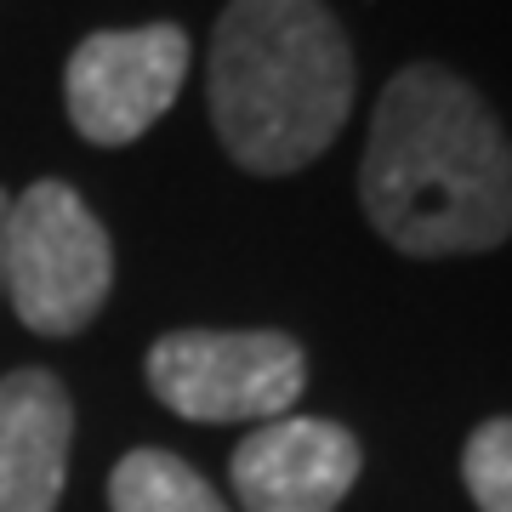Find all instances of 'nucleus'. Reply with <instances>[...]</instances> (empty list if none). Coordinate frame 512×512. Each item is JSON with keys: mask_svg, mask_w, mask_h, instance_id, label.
Here are the masks:
<instances>
[{"mask_svg": "<svg viewBox=\"0 0 512 512\" xmlns=\"http://www.w3.org/2000/svg\"><path fill=\"white\" fill-rule=\"evenodd\" d=\"M205 103L228 160L291 177L353 114V46L319 0H228L211 35Z\"/></svg>", "mask_w": 512, "mask_h": 512, "instance_id": "2", "label": "nucleus"}, {"mask_svg": "<svg viewBox=\"0 0 512 512\" xmlns=\"http://www.w3.org/2000/svg\"><path fill=\"white\" fill-rule=\"evenodd\" d=\"M461 478L478 512H512V416L484 421L467 450H461Z\"/></svg>", "mask_w": 512, "mask_h": 512, "instance_id": "9", "label": "nucleus"}, {"mask_svg": "<svg viewBox=\"0 0 512 512\" xmlns=\"http://www.w3.org/2000/svg\"><path fill=\"white\" fill-rule=\"evenodd\" d=\"M359 200L376 234L404 256H467L512 234V143L490 103L439 63L387 80Z\"/></svg>", "mask_w": 512, "mask_h": 512, "instance_id": "1", "label": "nucleus"}, {"mask_svg": "<svg viewBox=\"0 0 512 512\" xmlns=\"http://www.w3.org/2000/svg\"><path fill=\"white\" fill-rule=\"evenodd\" d=\"M109 512H228V501L183 456L131 450L109 473Z\"/></svg>", "mask_w": 512, "mask_h": 512, "instance_id": "8", "label": "nucleus"}, {"mask_svg": "<svg viewBox=\"0 0 512 512\" xmlns=\"http://www.w3.org/2000/svg\"><path fill=\"white\" fill-rule=\"evenodd\" d=\"M188 74V35L177 23H137V29H97L69 52L63 103L74 131L97 148L137 143L160 120Z\"/></svg>", "mask_w": 512, "mask_h": 512, "instance_id": "5", "label": "nucleus"}, {"mask_svg": "<svg viewBox=\"0 0 512 512\" xmlns=\"http://www.w3.org/2000/svg\"><path fill=\"white\" fill-rule=\"evenodd\" d=\"M359 467H365L359 439L319 416L262 421L228 461L245 512H336Z\"/></svg>", "mask_w": 512, "mask_h": 512, "instance_id": "6", "label": "nucleus"}, {"mask_svg": "<svg viewBox=\"0 0 512 512\" xmlns=\"http://www.w3.org/2000/svg\"><path fill=\"white\" fill-rule=\"evenodd\" d=\"M6 205H12V194H0V239H6Z\"/></svg>", "mask_w": 512, "mask_h": 512, "instance_id": "10", "label": "nucleus"}, {"mask_svg": "<svg viewBox=\"0 0 512 512\" xmlns=\"http://www.w3.org/2000/svg\"><path fill=\"white\" fill-rule=\"evenodd\" d=\"M0 285L18 319L40 336H74L109 302L114 245L69 183L40 177L6 205Z\"/></svg>", "mask_w": 512, "mask_h": 512, "instance_id": "3", "label": "nucleus"}, {"mask_svg": "<svg viewBox=\"0 0 512 512\" xmlns=\"http://www.w3.org/2000/svg\"><path fill=\"white\" fill-rule=\"evenodd\" d=\"M74 404L52 370L0 376V512H57Z\"/></svg>", "mask_w": 512, "mask_h": 512, "instance_id": "7", "label": "nucleus"}, {"mask_svg": "<svg viewBox=\"0 0 512 512\" xmlns=\"http://www.w3.org/2000/svg\"><path fill=\"white\" fill-rule=\"evenodd\" d=\"M148 387L183 421H279L308 387L285 330H171L148 348Z\"/></svg>", "mask_w": 512, "mask_h": 512, "instance_id": "4", "label": "nucleus"}]
</instances>
